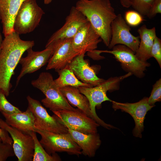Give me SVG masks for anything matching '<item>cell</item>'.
<instances>
[{"label": "cell", "mask_w": 161, "mask_h": 161, "mask_svg": "<svg viewBox=\"0 0 161 161\" xmlns=\"http://www.w3.org/2000/svg\"><path fill=\"white\" fill-rule=\"evenodd\" d=\"M33 41H24L13 32L3 40L0 51V89L6 96L9 95L14 71L24 52L34 45Z\"/></svg>", "instance_id": "cell-1"}, {"label": "cell", "mask_w": 161, "mask_h": 161, "mask_svg": "<svg viewBox=\"0 0 161 161\" xmlns=\"http://www.w3.org/2000/svg\"><path fill=\"white\" fill-rule=\"evenodd\" d=\"M75 7L85 16L108 47L111 37V24L117 15L110 0H79Z\"/></svg>", "instance_id": "cell-2"}, {"label": "cell", "mask_w": 161, "mask_h": 161, "mask_svg": "<svg viewBox=\"0 0 161 161\" xmlns=\"http://www.w3.org/2000/svg\"><path fill=\"white\" fill-rule=\"evenodd\" d=\"M132 75L129 72L122 76L110 78L105 80L100 84L95 86H81L78 88L80 92L88 99L94 120L100 126L108 129L114 128V126L106 123L98 117L96 113L95 108L100 107L103 102L107 101L112 102V100L107 96V92L118 90L120 82Z\"/></svg>", "instance_id": "cell-3"}, {"label": "cell", "mask_w": 161, "mask_h": 161, "mask_svg": "<svg viewBox=\"0 0 161 161\" xmlns=\"http://www.w3.org/2000/svg\"><path fill=\"white\" fill-rule=\"evenodd\" d=\"M31 83L44 94L45 97L42 99L41 102L52 112L75 109L64 96L50 73H41L38 78L32 80Z\"/></svg>", "instance_id": "cell-4"}, {"label": "cell", "mask_w": 161, "mask_h": 161, "mask_svg": "<svg viewBox=\"0 0 161 161\" xmlns=\"http://www.w3.org/2000/svg\"><path fill=\"white\" fill-rule=\"evenodd\" d=\"M44 13L38 4L36 0H24L14 20V32L19 35L32 32L39 25Z\"/></svg>", "instance_id": "cell-5"}, {"label": "cell", "mask_w": 161, "mask_h": 161, "mask_svg": "<svg viewBox=\"0 0 161 161\" xmlns=\"http://www.w3.org/2000/svg\"><path fill=\"white\" fill-rule=\"evenodd\" d=\"M111 50L95 49L93 52L99 56H100V54L102 53L111 54L120 63L122 67L125 71L139 78L144 77V72L150 66V63L139 59L134 52L125 45L117 44Z\"/></svg>", "instance_id": "cell-6"}, {"label": "cell", "mask_w": 161, "mask_h": 161, "mask_svg": "<svg viewBox=\"0 0 161 161\" xmlns=\"http://www.w3.org/2000/svg\"><path fill=\"white\" fill-rule=\"evenodd\" d=\"M35 131L40 135L41 138L39 142L49 154L63 152L78 157L82 154L80 148L71 138L68 133H56L36 129Z\"/></svg>", "instance_id": "cell-7"}, {"label": "cell", "mask_w": 161, "mask_h": 161, "mask_svg": "<svg viewBox=\"0 0 161 161\" xmlns=\"http://www.w3.org/2000/svg\"><path fill=\"white\" fill-rule=\"evenodd\" d=\"M52 112V116L67 128L85 134L97 132L100 125L77 108L73 110H61Z\"/></svg>", "instance_id": "cell-8"}, {"label": "cell", "mask_w": 161, "mask_h": 161, "mask_svg": "<svg viewBox=\"0 0 161 161\" xmlns=\"http://www.w3.org/2000/svg\"><path fill=\"white\" fill-rule=\"evenodd\" d=\"M0 127L10 135L13 141V148L18 161H32L34 144L32 136L10 126L1 118Z\"/></svg>", "instance_id": "cell-9"}, {"label": "cell", "mask_w": 161, "mask_h": 161, "mask_svg": "<svg viewBox=\"0 0 161 161\" xmlns=\"http://www.w3.org/2000/svg\"><path fill=\"white\" fill-rule=\"evenodd\" d=\"M28 108L35 118V129L59 134L68 133L67 128L59 123L53 116H51L38 100L30 96L27 97Z\"/></svg>", "instance_id": "cell-10"}, {"label": "cell", "mask_w": 161, "mask_h": 161, "mask_svg": "<svg viewBox=\"0 0 161 161\" xmlns=\"http://www.w3.org/2000/svg\"><path fill=\"white\" fill-rule=\"evenodd\" d=\"M147 97H144L134 103H122L112 100V108L114 110H120L130 114L134 120L135 126L132 131L133 136L141 138L144 131V122L147 112L153 107L150 105Z\"/></svg>", "instance_id": "cell-11"}, {"label": "cell", "mask_w": 161, "mask_h": 161, "mask_svg": "<svg viewBox=\"0 0 161 161\" xmlns=\"http://www.w3.org/2000/svg\"><path fill=\"white\" fill-rule=\"evenodd\" d=\"M111 30V38L108 47L109 49L116 45L122 44L129 48L135 53L140 44L139 37L134 36L131 33L129 26L121 14H117L112 21Z\"/></svg>", "instance_id": "cell-12"}, {"label": "cell", "mask_w": 161, "mask_h": 161, "mask_svg": "<svg viewBox=\"0 0 161 161\" xmlns=\"http://www.w3.org/2000/svg\"><path fill=\"white\" fill-rule=\"evenodd\" d=\"M88 21L85 16L75 6L72 7L64 24L50 37L45 48L51 47L62 40L72 38L80 28Z\"/></svg>", "instance_id": "cell-13"}, {"label": "cell", "mask_w": 161, "mask_h": 161, "mask_svg": "<svg viewBox=\"0 0 161 161\" xmlns=\"http://www.w3.org/2000/svg\"><path fill=\"white\" fill-rule=\"evenodd\" d=\"M102 41L99 35L88 21L79 29L72 38V47L78 55L92 52Z\"/></svg>", "instance_id": "cell-14"}, {"label": "cell", "mask_w": 161, "mask_h": 161, "mask_svg": "<svg viewBox=\"0 0 161 161\" xmlns=\"http://www.w3.org/2000/svg\"><path fill=\"white\" fill-rule=\"evenodd\" d=\"M32 47L26 51L27 55L21 57L19 63L21 65V69L18 77L16 85L18 84L21 79L27 74L33 73L40 69L47 63L52 55L53 49L51 47L45 48L40 51H35Z\"/></svg>", "instance_id": "cell-15"}, {"label": "cell", "mask_w": 161, "mask_h": 161, "mask_svg": "<svg viewBox=\"0 0 161 161\" xmlns=\"http://www.w3.org/2000/svg\"><path fill=\"white\" fill-rule=\"evenodd\" d=\"M72 39L62 40L50 47L53 48V51L48 62L46 70L55 69L56 71L64 69L78 55L72 47Z\"/></svg>", "instance_id": "cell-16"}, {"label": "cell", "mask_w": 161, "mask_h": 161, "mask_svg": "<svg viewBox=\"0 0 161 161\" xmlns=\"http://www.w3.org/2000/svg\"><path fill=\"white\" fill-rule=\"evenodd\" d=\"M84 55L82 54L77 55L66 67L72 70L81 82L93 86L98 85L105 80L97 76L94 70L84 59Z\"/></svg>", "instance_id": "cell-17"}, {"label": "cell", "mask_w": 161, "mask_h": 161, "mask_svg": "<svg viewBox=\"0 0 161 161\" xmlns=\"http://www.w3.org/2000/svg\"><path fill=\"white\" fill-rule=\"evenodd\" d=\"M71 138L80 147L82 154L89 157H94L101 141L99 134H85L67 128Z\"/></svg>", "instance_id": "cell-18"}, {"label": "cell", "mask_w": 161, "mask_h": 161, "mask_svg": "<svg viewBox=\"0 0 161 161\" xmlns=\"http://www.w3.org/2000/svg\"><path fill=\"white\" fill-rule=\"evenodd\" d=\"M24 0H0V19L2 25V33L4 37L14 32V20Z\"/></svg>", "instance_id": "cell-19"}, {"label": "cell", "mask_w": 161, "mask_h": 161, "mask_svg": "<svg viewBox=\"0 0 161 161\" xmlns=\"http://www.w3.org/2000/svg\"><path fill=\"white\" fill-rule=\"evenodd\" d=\"M5 119V122L10 126L25 132L35 131V118L28 107L24 112L13 114L1 112Z\"/></svg>", "instance_id": "cell-20"}, {"label": "cell", "mask_w": 161, "mask_h": 161, "mask_svg": "<svg viewBox=\"0 0 161 161\" xmlns=\"http://www.w3.org/2000/svg\"><path fill=\"white\" fill-rule=\"evenodd\" d=\"M140 41L137 50L135 53L137 58L143 61H147L151 58V52L154 39L157 35L156 28L147 27L143 25L138 30Z\"/></svg>", "instance_id": "cell-21"}, {"label": "cell", "mask_w": 161, "mask_h": 161, "mask_svg": "<svg viewBox=\"0 0 161 161\" xmlns=\"http://www.w3.org/2000/svg\"><path fill=\"white\" fill-rule=\"evenodd\" d=\"M60 89L64 96L72 106L77 107L94 120L88 99L80 92L78 88L66 86Z\"/></svg>", "instance_id": "cell-22"}, {"label": "cell", "mask_w": 161, "mask_h": 161, "mask_svg": "<svg viewBox=\"0 0 161 161\" xmlns=\"http://www.w3.org/2000/svg\"><path fill=\"white\" fill-rule=\"evenodd\" d=\"M55 71L58 73L59 77L54 80V81L59 88L66 86L77 88L81 86L93 87L91 85L84 83L80 80L72 71L67 67Z\"/></svg>", "instance_id": "cell-23"}, {"label": "cell", "mask_w": 161, "mask_h": 161, "mask_svg": "<svg viewBox=\"0 0 161 161\" xmlns=\"http://www.w3.org/2000/svg\"><path fill=\"white\" fill-rule=\"evenodd\" d=\"M36 133L35 131H32L28 133L32 137L34 142L32 161H61V158L56 153L50 155L46 152L38 140Z\"/></svg>", "instance_id": "cell-24"}, {"label": "cell", "mask_w": 161, "mask_h": 161, "mask_svg": "<svg viewBox=\"0 0 161 161\" xmlns=\"http://www.w3.org/2000/svg\"><path fill=\"white\" fill-rule=\"evenodd\" d=\"M154 0H131V6L142 16H147Z\"/></svg>", "instance_id": "cell-25"}, {"label": "cell", "mask_w": 161, "mask_h": 161, "mask_svg": "<svg viewBox=\"0 0 161 161\" xmlns=\"http://www.w3.org/2000/svg\"><path fill=\"white\" fill-rule=\"evenodd\" d=\"M5 96L3 91L0 89V112L10 114L22 112L18 108L10 103Z\"/></svg>", "instance_id": "cell-26"}, {"label": "cell", "mask_w": 161, "mask_h": 161, "mask_svg": "<svg viewBox=\"0 0 161 161\" xmlns=\"http://www.w3.org/2000/svg\"><path fill=\"white\" fill-rule=\"evenodd\" d=\"M125 19L126 23L129 25L137 26L140 24L144 20L142 16L137 11L129 10L125 13Z\"/></svg>", "instance_id": "cell-27"}, {"label": "cell", "mask_w": 161, "mask_h": 161, "mask_svg": "<svg viewBox=\"0 0 161 161\" xmlns=\"http://www.w3.org/2000/svg\"><path fill=\"white\" fill-rule=\"evenodd\" d=\"M161 100V79L157 80L153 86L150 95L148 98L149 104L155 106V103Z\"/></svg>", "instance_id": "cell-28"}, {"label": "cell", "mask_w": 161, "mask_h": 161, "mask_svg": "<svg viewBox=\"0 0 161 161\" xmlns=\"http://www.w3.org/2000/svg\"><path fill=\"white\" fill-rule=\"evenodd\" d=\"M15 155L12 144L3 143L0 140V161H5Z\"/></svg>", "instance_id": "cell-29"}, {"label": "cell", "mask_w": 161, "mask_h": 161, "mask_svg": "<svg viewBox=\"0 0 161 161\" xmlns=\"http://www.w3.org/2000/svg\"><path fill=\"white\" fill-rule=\"evenodd\" d=\"M151 57L156 60L161 67V40L156 35L154 40L151 52Z\"/></svg>", "instance_id": "cell-30"}, {"label": "cell", "mask_w": 161, "mask_h": 161, "mask_svg": "<svg viewBox=\"0 0 161 161\" xmlns=\"http://www.w3.org/2000/svg\"><path fill=\"white\" fill-rule=\"evenodd\" d=\"M161 13V0H154L147 16L150 19Z\"/></svg>", "instance_id": "cell-31"}, {"label": "cell", "mask_w": 161, "mask_h": 161, "mask_svg": "<svg viewBox=\"0 0 161 161\" xmlns=\"http://www.w3.org/2000/svg\"><path fill=\"white\" fill-rule=\"evenodd\" d=\"M0 138L2 142L4 143L12 144L13 141L9 133L5 130L0 127Z\"/></svg>", "instance_id": "cell-32"}, {"label": "cell", "mask_w": 161, "mask_h": 161, "mask_svg": "<svg viewBox=\"0 0 161 161\" xmlns=\"http://www.w3.org/2000/svg\"><path fill=\"white\" fill-rule=\"evenodd\" d=\"M122 5L124 7L128 8L131 6V0H120Z\"/></svg>", "instance_id": "cell-33"}, {"label": "cell", "mask_w": 161, "mask_h": 161, "mask_svg": "<svg viewBox=\"0 0 161 161\" xmlns=\"http://www.w3.org/2000/svg\"><path fill=\"white\" fill-rule=\"evenodd\" d=\"M52 0H44V3L45 4H50Z\"/></svg>", "instance_id": "cell-34"}, {"label": "cell", "mask_w": 161, "mask_h": 161, "mask_svg": "<svg viewBox=\"0 0 161 161\" xmlns=\"http://www.w3.org/2000/svg\"><path fill=\"white\" fill-rule=\"evenodd\" d=\"M2 41V36L0 32V46H1Z\"/></svg>", "instance_id": "cell-35"}, {"label": "cell", "mask_w": 161, "mask_h": 161, "mask_svg": "<svg viewBox=\"0 0 161 161\" xmlns=\"http://www.w3.org/2000/svg\"><path fill=\"white\" fill-rule=\"evenodd\" d=\"M1 46H0V50H1Z\"/></svg>", "instance_id": "cell-36"}, {"label": "cell", "mask_w": 161, "mask_h": 161, "mask_svg": "<svg viewBox=\"0 0 161 161\" xmlns=\"http://www.w3.org/2000/svg\"><path fill=\"white\" fill-rule=\"evenodd\" d=\"M0 140H1V139L0 138Z\"/></svg>", "instance_id": "cell-37"}]
</instances>
